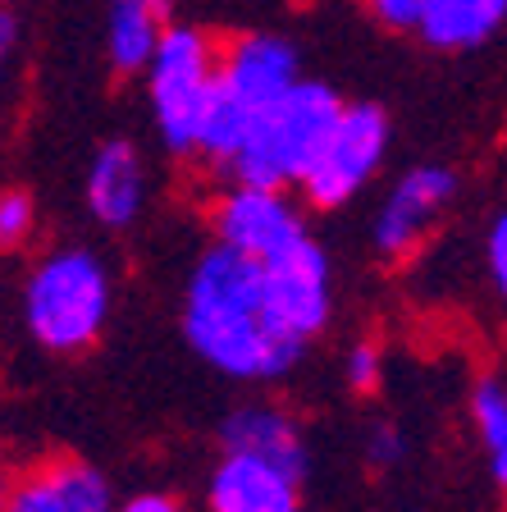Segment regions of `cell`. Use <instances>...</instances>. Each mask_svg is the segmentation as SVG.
I'll return each mask as SVG.
<instances>
[{
	"mask_svg": "<svg viewBox=\"0 0 507 512\" xmlns=\"http://www.w3.org/2000/svg\"><path fill=\"white\" fill-rule=\"evenodd\" d=\"M183 339L206 366L229 380H284L307 343L279 325L256 256L215 243L201 252L183 293Z\"/></svg>",
	"mask_w": 507,
	"mask_h": 512,
	"instance_id": "cell-1",
	"label": "cell"
},
{
	"mask_svg": "<svg viewBox=\"0 0 507 512\" xmlns=\"http://www.w3.org/2000/svg\"><path fill=\"white\" fill-rule=\"evenodd\" d=\"M338 110H343V101L334 87L297 78L279 101L252 115L243 142L220 165V174L229 183H252V188H293L316 160Z\"/></svg>",
	"mask_w": 507,
	"mask_h": 512,
	"instance_id": "cell-2",
	"label": "cell"
},
{
	"mask_svg": "<svg viewBox=\"0 0 507 512\" xmlns=\"http://www.w3.org/2000/svg\"><path fill=\"white\" fill-rule=\"evenodd\" d=\"M293 83H297V51L288 42H279V37H243L229 51H220L211 96H206L197 119L192 156H206L220 170L233 156V147L243 142L252 115H261L270 101H279Z\"/></svg>",
	"mask_w": 507,
	"mask_h": 512,
	"instance_id": "cell-3",
	"label": "cell"
},
{
	"mask_svg": "<svg viewBox=\"0 0 507 512\" xmlns=\"http://www.w3.org/2000/svg\"><path fill=\"white\" fill-rule=\"evenodd\" d=\"M110 311V279L106 266L83 247L46 256L28 279V298H23V316H28L32 339L51 352H78L101 334Z\"/></svg>",
	"mask_w": 507,
	"mask_h": 512,
	"instance_id": "cell-4",
	"label": "cell"
},
{
	"mask_svg": "<svg viewBox=\"0 0 507 512\" xmlns=\"http://www.w3.org/2000/svg\"><path fill=\"white\" fill-rule=\"evenodd\" d=\"M215 64H220V51L197 28H165L151 51V110H156L160 142L174 156H192L201 106L215 83Z\"/></svg>",
	"mask_w": 507,
	"mask_h": 512,
	"instance_id": "cell-5",
	"label": "cell"
},
{
	"mask_svg": "<svg viewBox=\"0 0 507 512\" xmlns=\"http://www.w3.org/2000/svg\"><path fill=\"white\" fill-rule=\"evenodd\" d=\"M384 151H389V119H384V110L366 106V101L361 106H343L297 188L307 192V202L316 211H334V206L352 202L366 188L370 174L380 170Z\"/></svg>",
	"mask_w": 507,
	"mask_h": 512,
	"instance_id": "cell-6",
	"label": "cell"
},
{
	"mask_svg": "<svg viewBox=\"0 0 507 512\" xmlns=\"http://www.w3.org/2000/svg\"><path fill=\"white\" fill-rule=\"evenodd\" d=\"M261 275H265V293H270V307H275L279 325L288 334H297L302 343H311L329 325V307H334L325 247L311 234H302L288 247H279L275 256H265Z\"/></svg>",
	"mask_w": 507,
	"mask_h": 512,
	"instance_id": "cell-7",
	"label": "cell"
},
{
	"mask_svg": "<svg viewBox=\"0 0 507 512\" xmlns=\"http://www.w3.org/2000/svg\"><path fill=\"white\" fill-rule=\"evenodd\" d=\"M307 234L302 211L284 197V188H252V183H229V192L215 206V243L233 247L243 256H275L293 238Z\"/></svg>",
	"mask_w": 507,
	"mask_h": 512,
	"instance_id": "cell-8",
	"label": "cell"
},
{
	"mask_svg": "<svg viewBox=\"0 0 507 512\" xmlns=\"http://www.w3.org/2000/svg\"><path fill=\"white\" fill-rule=\"evenodd\" d=\"M457 197V174L444 165H416L412 174H402L398 188L384 197L380 215H375V252L384 261H402L421 247L430 234V224L448 211Z\"/></svg>",
	"mask_w": 507,
	"mask_h": 512,
	"instance_id": "cell-9",
	"label": "cell"
},
{
	"mask_svg": "<svg viewBox=\"0 0 507 512\" xmlns=\"http://www.w3.org/2000/svg\"><path fill=\"white\" fill-rule=\"evenodd\" d=\"M5 512H115L106 476L87 462L55 458L5 485Z\"/></svg>",
	"mask_w": 507,
	"mask_h": 512,
	"instance_id": "cell-10",
	"label": "cell"
},
{
	"mask_svg": "<svg viewBox=\"0 0 507 512\" xmlns=\"http://www.w3.org/2000/svg\"><path fill=\"white\" fill-rule=\"evenodd\" d=\"M211 512H302V485L252 453H224L206 485Z\"/></svg>",
	"mask_w": 507,
	"mask_h": 512,
	"instance_id": "cell-11",
	"label": "cell"
},
{
	"mask_svg": "<svg viewBox=\"0 0 507 512\" xmlns=\"http://www.w3.org/2000/svg\"><path fill=\"white\" fill-rule=\"evenodd\" d=\"M220 444H224V453H252V458L270 462V467H279L284 476H293L297 485H302L311 471L307 439H302L297 421H288L279 407L247 403V407H238V412H229L220 426Z\"/></svg>",
	"mask_w": 507,
	"mask_h": 512,
	"instance_id": "cell-12",
	"label": "cell"
},
{
	"mask_svg": "<svg viewBox=\"0 0 507 512\" xmlns=\"http://www.w3.org/2000/svg\"><path fill=\"white\" fill-rule=\"evenodd\" d=\"M147 202V174H142V156L133 142H106L92 160L87 174V206L101 224L110 229H128L142 215Z\"/></svg>",
	"mask_w": 507,
	"mask_h": 512,
	"instance_id": "cell-13",
	"label": "cell"
},
{
	"mask_svg": "<svg viewBox=\"0 0 507 512\" xmlns=\"http://www.w3.org/2000/svg\"><path fill=\"white\" fill-rule=\"evenodd\" d=\"M507 19V0H425V14L416 23L430 46L439 51H466L494 37Z\"/></svg>",
	"mask_w": 507,
	"mask_h": 512,
	"instance_id": "cell-14",
	"label": "cell"
},
{
	"mask_svg": "<svg viewBox=\"0 0 507 512\" xmlns=\"http://www.w3.org/2000/svg\"><path fill=\"white\" fill-rule=\"evenodd\" d=\"M160 10L147 5V0H115L110 5V23H106V51L110 64L119 74H138L147 69L151 51L160 42Z\"/></svg>",
	"mask_w": 507,
	"mask_h": 512,
	"instance_id": "cell-15",
	"label": "cell"
},
{
	"mask_svg": "<svg viewBox=\"0 0 507 512\" xmlns=\"http://www.w3.org/2000/svg\"><path fill=\"white\" fill-rule=\"evenodd\" d=\"M471 421L480 430V444L489 453V471L507 490V384L485 375V380L471 389Z\"/></svg>",
	"mask_w": 507,
	"mask_h": 512,
	"instance_id": "cell-16",
	"label": "cell"
},
{
	"mask_svg": "<svg viewBox=\"0 0 507 512\" xmlns=\"http://www.w3.org/2000/svg\"><path fill=\"white\" fill-rule=\"evenodd\" d=\"M37 224V206L28 192H0V247H23Z\"/></svg>",
	"mask_w": 507,
	"mask_h": 512,
	"instance_id": "cell-17",
	"label": "cell"
},
{
	"mask_svg": "<svg viewBox=\"0 0 507 512\" xmlns=\"http://www.w3.org/2000/svg\"><path fill=\"white\" fill-rule=\"evenodd\" d=\"M380 375H384V357L375 343H357V348L348 352V384L352 394H375L380 389Z\"/></svg>",
	"mask_w": 507,
	"mask_h": 512,
	"instance_id": "cell-18",
	"label": "cell"
},
{
	"mask_svg": "<svg viewBox=\"0 0 507 512\" xmlns=\"http://www.w3.org/2000/svg\"><path fill=\"white\" fill-rule=\"evenodd\" d=\"M402 458H407V439H402L398 426H375L366 435V462L370 467L389 471V467H398Z\"/></svg>",
	"mask_w": 507,
	"mask_h": 512,
	"instance_id": "cell-19",
	"label": "cell"
},
{
	"mask_svg": "<svg viewBox=\"0 0 507 512\" xmlns=\"http://www.w3.org/2000/svg\"><path fill=\"white\" fill-rule=\"evenodd\" d=\"M366 5H370V14H375L384 28H398V32L416 28L421 14H425V0H366Z\"/></svg>",
	"mask_w": 507,
	"mask_h": 512,
	"instance_id": "cell-20",
	"label": "cell"
},
{
	"mask_svg": "<svg viewBox=\"0 0 507 512\" xmlns=\"http://www.w3.org/2000/svg\"><path fill=\"white\" fill-rule=\"evenodd\" d=\"M489 279H494L498 298L507 302V211L494 220L489 229Z\"/></svg>",
	"mask_w": 507,
	"mask_h": 512,
	"instance_id": "cell-21",
	"label": "cell"
},
{
	"mask_svg": "<svg viewBox=\"0 0 507 512\" xmlns=\"http://www.w3.org/2000/svg\"><path fill=\"white\" fill-rule=\"evenodd\" d=\"M14 42H19V23H14L10 10H0V78H5V69H10Z\"/></svg>",
	"mask_w": 507,
	"mask_h": 512,
	"instance_id": "cell-22",
	"label": "cell"
},
{
	"mask_svg": "<svg viewBox=\"0 0 507 512\" xmlns=\"http://www.w3.org/2000/svg\"><path fill=\"white\" fill-rule=\"evenodd\" d=\"M119 512H183V508L169 494H138V499H128Z\"/></svg>",
	"mask_w": 507,
	"mask_h": 512,
	"instance_id": "cell-23",
	"label": "cell"
},
{
	"mask_svg": "<svg viewBox=\"0 0 507 512\" xmlns=\"http://www.w3.org/2000/svg\"><path fill=\"white\" fill-rule=\"evenodd\" d=\"M147 5H156V10H169V5H174V0H147Z\"/></svg>",
	"mask_w": 507,
	"mask_h": 512,
	"instance_id": "cell-24",
	"label": "cell"
},
{
	"mask_svg": "<svg viewBox=\"0 0 507 512\" xmlns=\"http://www.w3.org/2000/svg\"><path fill=\"white\" fill-rule=\"evenodd\" d=\"M0 512H5V480H0Z\"/></svg>",
	"mask_w": 507,
	"mask_h": 512,
	"instance_id": "cell-25",
	"label": "cell"
}]
</instances>
